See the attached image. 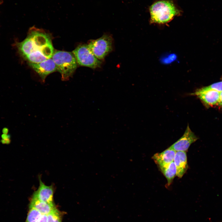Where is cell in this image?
Listing matches in <instances>:
<instances>
[{
	"label": "cell",
	"instance_id": "cell-1",
	"mask_svg": "<svg viewBox=\"0 0 222 222\" xmlns=\"http://www.w3.org/2000/svg\"><path fill=\"white\" fill-rule=\"evenodd\" d=\"M17 47L23 58L28 55L42 53L50 59L54 51L50 35L34 27L29 30L27 38L17 44Z\"/></svg>",
	"mask_w": 222,
	"mask_h": 222
},
{
	"label": "cell",
	"instance_id": "cell-2",
	"mask_svg": "<svg viewBox=\"0 0 222 222\" xmlns=\"http://www.w3.org/2000/svg\"><path fill=\"white\" fill-rule=\"evenodd\" d=\"M149 11L150 22L158 23L168 22L181 13L172 1L166 0L154 2L150 7Z\"/></svg>",
	"mask_w": 222,
	"mask_h": 222
},
{
	"label": "cell",
	"instance_id": "cell-3",
	"mask_svg": "<svg viewBox=\"0 0 222 222\" xmlns=\"http://www.w3.org/2000/svg\"><path fill=\"white\" fill-rule=\"evenodd\" d=\"M51 58L56 64V70L61 75L62 80H69L77 67L76 60L72 52L55 50Z\"/></svg>",
	"mask_w": 222,
	"mask_h": 222
},
{
	"label": "cell",
	"instance_id": "cell-4",
	"mask_svg": "<svg viewBox=\"0 0 222 222\" xmlns=\"http://www.w3.org/2000/svg\"><path fill=\"white\" fill-rule=\"evenodd\" d=\"M72 52L80 66L94 69L101 66V61L93 54L88 44L79 45Z\"/></svg>",
	"mask_w": 222,
	"mask_h": 222
},
{
	"label": "cell",
	"instance_id": "cell-5",
	"mask_svg": "<svg viewBox=\"0 0 222 222\" xmlns=\"http://www.w3.org/2000/svg\"><path fill=\"white\" fill-rule=\"evenodd\" d=\"M112 43L111 36L105 34L97 39L91 40L88 45L93 54L100 60L104 58L112 51Z\"/></svg>",
	"mask_w": 222,
	"mask_h": 222
},
{
	"label": "cell",
	"instance_id": "cell-6",
	"mask_svg": "<svg viewBox=\"0 0 222 222\" xmlns=\"http://www.w3.org/2000/svg\"><path fill=\"white\" fill-rule=\"evenodd\" d=\"M198 138L192 131L188 124L182 137L169 148L175 151L186 152L191 144L195 142Z\"/></svg>",
	"mask_w": 222,
	"mask_h": 222
},
{
	"label": "cell",
	"instance_id": "cell-7",
	"mask_svg": "<svg viewBox=\"0 0 222 222\" xmlns=\"http://www.w3.org/2000/svg\"><path fill=\"white\" fill-rule=\"evenodd\" d=\"M220 92L215 90L202 91L199 89L190 93L196 96L207 108L217 106L218 103Z\"/></svg>",
	"mask_w": 222,
	"mask_h": 222
},
{
	"label": "cell",
	"instance_id": "cell-8",
	"mask_svg": "<svg viewBox=\"0 0 222 222\" xmlns=\"http://www.w3.org/2000/svg\"><path fill=\"white\" fill-rule=\"evenodd\" d=\"M28 64L38 74L42 82H44L48 75L56 70V64L51 58L39 63L28 62Z\"/></svg>",
	"mask_w": 222,
	"mask_h": 222
},
{
	"label": "cell",
	"instance_id": "cell-9",
	"mask_svg": "<svg viewBox=\"0 0 222 222\" xmlns=\"http://www.w3.org/2000/svg\"><path fill=\"white\" fill-rule=\"evenodd\" d=\"M39 186L33 195L39 199L44 202L51 206L55 207L53 202L54 190L52 186L45 185L39 178Z\"/></svg>",
	"mask_w": 222,
	"mask_h": 222
},
{
	"label": "cell",
	"instance_id": "cell-10",
	"mask_svg": "<svg viewBox=\"0 0 222 222\" xmlns=\"http://www.w3.org/2000/svg\"><path fill=\"white\" fill-rule=\"evenodd\" d=\"M176 151L168 148L160 153L154 155L152 158L158 167L167 165L174 161Z\"/></svg>",
	"mask_w": 222,
	"mask_h": 222
},
{
	"label": "cell",
	"instance_id": "cell-11",
	"mask_svg": "<svg viewBox=\"0 0 222 222\" xmlns=\"http://www.w3.org/2000/svg\"><path fill=\"white\" fill-rule=\"evenodd\" d=\"M174 162L176 168V175L181 178L188 168L186 152L176 151Z\"/></svg>",
	"mask_w": 222,
	"mask_h": 222
},
{
	"label": "cell",
	"instance_id": "cell-12",
	"mask_svg": "<svg viewBox=\"0 0 222 222\" xmlns=\"http://www.w3.org/2000/svg\"><path fill=\"white\" fill-rule=\"evenodd\" d=\"M35 208L39 211L42 214L47 215L56 207L40 200L37 197L33 195L31 201L30 208Z\"/></svg>",
	"mask_w": 222,
	"mask_h": 222
},
{
	"label": "cell",
	"instance_id": "cell-13",
	"mask_svg": "<svg viewBox=\"0 0 222 222\" xmlns=\"http://www.w3.org/2000/svg\"><path fill=\"white\" fill-rule=\"evenodd\" d=\"M158 168L166 179L167 186H169L176 174V168L174 161L167 165Z\"/></svg>",
	"mask_w": 222,
	"mask_h": 222
},
{
	"label": "cell",
	"instance_id": "cell-14",
	"mask_svg": "<svg viewBox=\"0 0 222 222\" xmlns=\"http://www.w3.org/2000/svg\"><path fill=\"white\" fill-rule=\"evenodd\" d=\"M30 208L26 222H37L42 214L35 208Z\"/></svg>",
	"mask_w": 222,
	"mask_h": 222
},
{
	"label": "cell",
	"instance_id": "cell-15",
	"mask_svg": "<svg viewBox=\"0 0 222 222\" xmlns=\"http://www.w3.org/2000/svg\"><path fill=\"white\" fill-rule=\"evenodd\" d=\"M47 216V222H61V217L60 212L56 208Z\"/></svg>",
	"mask_w": 222,
	"mask_h": 222
},
{
	"label": "cell",
	"instance_id": "cell-16",
	"mask_svg": "<svg viewBox=\"0 0 222 222\" xmlns=\"http://www.w3.org/2000/svg\"><path fill=\"white\" fill-rule=\"evenodd\" d=\"M199 89L202 91L212 90L220 92L222 91V80Z\"/></svg>",
	"mask_w": 222,
	"mask_h": 222
},
{
	"label": "cell",
	"instance_id": "cell-17",
	"mask_svg": "<svg viewBox=\"0 0 222 222\" xmlns=\"http://www.w3.org/2000/svg\"><path fill=\"white\" fill-rule=\"evenodd\" d=\"M217 106L220 109L222 110V91L220 92L219 101Z\"/></svg>",
	"mask_w": 222,
	"mask_h": 222
},
{
	"label": "cell",
	"instance_id": "cell-18",
	"mask_svg": "<svg viewBox=\"0 0 222 222\" xmlns=\"http://www.w3.org/2000/svg\"><path fill=\"white\" fill-rule=\"evenodd\" d=\"M37 222H47V215L42 214L40 218Z\"/></svg>",
	"mask_w": 222,
	"mask_h": 222
},
{
	"label": "cell",
	"instance_id": "cell-19",
	"mask_svg": "<svg viewBox=\"0 0 222 222\" xmlns=\"http://www.w3.org/2000/svg\"><path fill=\"white\" fill-rule=\"evenodd\" d=\"M2 0H0V5L2 3Z\"/></svg>",
	"mask_w": 222,
	"mask_h": 222
}]
</instances>
